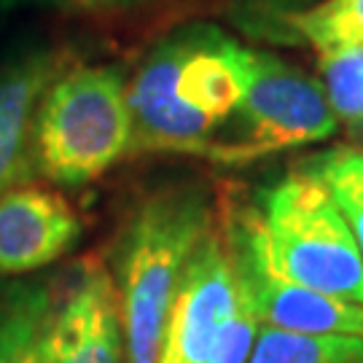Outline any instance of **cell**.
<instances>
[{"label": "cell", "mask_w": 363, "mask_h": 363, "mask_svg": "<svg viewBox=\"0 0 363 363\" xmlns=\"http://www.w3.org/2000/svg\"><path fill=\"white\" fill-rule=\"evenodd\" d=\"M40 363H127L118 288L105 261H78L49 301L38 339Z\"/></svg>", "instance_id": "52a82bcc"}, {"label": "cell", "mask_w": 363, "mask_h": 363, "mask_svg": "<svg viewBox=\"0 0 363 363\" xmlns=\"http://www.w3.org/2000/svg\"><path fill=\"white\" fill-rule=\"evenodd\" d=\"M337 127L339 118L323 84L274 54L247 49L242 100L216 138L208 159L242 167L286 148L323 143Z\"/></svg>", "instance_id": "5b68a950"}, {"label": "cell", "mask_w": 363, "mask_h": 363, "mask_svg": "<svg viewBox=\"0 0 363 363\" xmlns=\"http://www.w3.org/2000/svg\"><path fill=\"white\" fill-rule=\"evenodd\" d=\"M237 229L280 274L363 307V256L325 186L294 169L267 186L259 205L234 216Z\"/></svg>", "instance_id": "3957f363"}, {"label": "cell", "mask_w": 363, "mask_h": 363, "mask_svg": "<svg viewBox=\"0 0 363 363\" xmlns=\"http://www.w3.org/2000/svg\"><path fill=\"white\" fill-rule=\"evenodd\" d=\"M304 169L325 186L363 256V151L339 145L307 159Z\"/></svg>", "instance_id": "5bb4252c"}, {"label": "cell", "mask_w": 363, "mask_h": 363, "mask_svg": "<svg viewBox=\"0 0 363 363\" xmlns=\"http://www.w3.org/2000/svg\"><path fill=\"white\" fill-rule=\"evenodd\" d=\"M323 89L339 121L363 130V46L318 57Z\"/></svg>", "instance_id": "9a60e30c"}, {"label": "cell", "mask_w": 363, "mask_h": 363, "mask_svg": "<svg viewBox=\"0 0 363 363\" xmlns=\"http://www.w3.org/2000/svg\"><path fill=\"white\" fill-rule=\"evenodd\" d=\"M52 291L40 283H13L0 298V363H40L38 339Z\"/></svg>", "instance_id": "7c38bea8"}, {"label": "cell", "mask_w": 363, "mask_h": 363, "mask_svg": "<svg viewBox=\"0 0 363 363\" xmlns=\"http://www.w3.org/2000/svg\"><path fill=\"white\" fill-rule=\"evenodd\" d=\"M65 67L60 52L38 49L0 70V194L35 172L38 105Z\"/></svg>", "instance_id": "30bf717a"}, {"label": "cell", "mask_w": 363, "mask_h": 363, "mask_svg": "<svg viewBox=\"0 0 363 363\" xmlns=\"http://www.w3.org/2000/svg\"><path fill=\"white\" fill-rule=\"evenodd\" d=\"M294 43H307L318 57L363 46V0H323L304 11L274 16Z\"/></svg>", "instance_id": "8fae6325"}, {"label": "cell", "mask_w": 363, "mask_h": 363, "mask_svg": "<svg viewBox=\"0 0 363 363\" xmlns=\"http://www.w3.org/2000/svg\"><path fill=\"white\" fill-rule=\"evenodd\" d=\"M81 237V218L46 186H13L0 194V274H30L62 259Z\"/></svg>", "instance_id": "9c48e42d"}, {"label": "cell", "mask_w": 363, "mask_h": 363, "mask_svg": "<svg viewBox=\"0 0 363 363\" xmlns=\"http://www.w3.org/2000/svg\"><path fill=\"white\" fill-rule=\"evenodd\" d=\"M259 328L226 229L216 223L189 264L156 363H247Z\"/></svg>", "instance_id": "8992f818"}, {"label": "cell", "mask_w": 363, "mask_h": 363, "mask_svg": "<svg viewBox=\"0 0 363 363\" xmlns=\"http://www.w3.org/2000/svg\"><path fill=\"white\" fill-rule=\"evenodd\" d=\"M135 127L127 81L113 65L65 67L35 116V169L62 186L105 175L132 151Z\"/></svg>", "instance_id": "277c9868"}, {"label": "cell", "mask_w": 363, "mask_h": 363, "mask_svg": "<svg viewBox=\"0 0 363 363\" xmlns=\"http://www.w3.org/2000/svg\"><path fill=\"white\" fill-rule=\"evenodd\" d=\"M35 3L76 13H118L138 9V6H143L148 0H35Z\"/></svg>", "instance_id": "2e32d148"}, {"label": "cell", "mask_w": 363, "mask_h": 363, "mask_svg": "<svg viewBox=\"0 0 363 363\" xmlns=\"http://www.w3.org/2000/svg\"><path fill=\"white\" fill-rule=\"evenodd\" d=\"M247 49L213 25L172 33L127 84L132 151L208 159L245 91Z\"/></svg>", "instance_id": "6da1fadb"}, {"label": "cell", "mask_w": 363, "mask_h": 363, "mask_svg": "<svg viewBox=\"0 0 363 363\" xmlns=\"http://www.w3.org/2000/svg\"><path fill=\"white\" fill-rule=\"evenodd\" d=\"M213 226L216 213L196 186L156 191L135 210L121 237L113 277L127 363H156L183 277Z\"/></svg>", "instance_id": "7a4b0ae2"}, {"label": "cell", "mask_w": 363, "mask_h": 363, "mask_svg": "<svg viewBox=\"0 0 363 363\" xmlns=\"http://www.w3.org/2000/svg\"><path fill=\"white\" fill-rule=\"evenodd\" d=\"M247 363H363V337H312L261 325Z\"/></svg>", "instance_id": "4fadbf2b"}, {"label": "cell", "mask_w": 363, "mask_h": 363, "mask_svg": "<svg viewBox=\"0 0 363 363\" xmlns=\"http://www.w3.org/2000/svg\"><path fill=\"white\" fill-rule=\"evenodd\" d=\"M223 229L229 237L247 301L261 325L312 337H363V307L288 280L247 242L234 220H223Z\"/></svg>", "instance_id": "ba28073f"}]
</instances>
